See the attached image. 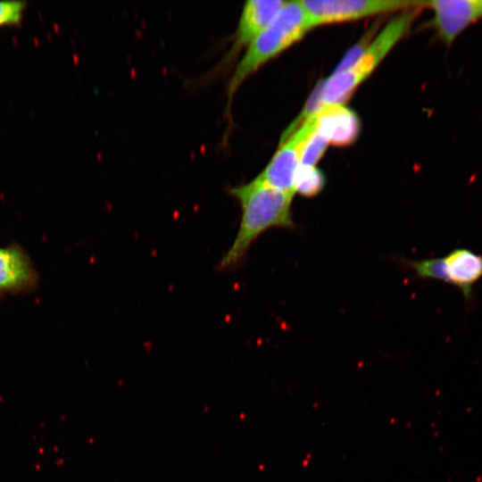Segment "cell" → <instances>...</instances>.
I'll return each mask as SVG.
<instances>
[{
    "instance_id": "obj_10",
    "label": "cell",
    "mask_w": 482,
    "mask_h": 482,
    "mask_svg": "<svg viewBox=\"0 0 482 482\" xmlns=\"http://www.w3.org/2000/svg\"><path fill=\"white\" fill-rule=\"evenodd\" d=\"M317 131L328 144L345 145L352 143L359 131V120L354 112L343 104L320 106L315 111Z\"/></svg>"
},
{
    "instance_id": "obj_4",
    "label": "cell",
    "mask_w": 482,
    "mask_h": 482,
    "mask_svg": "<svg viewBox=\"0 0 482 482\" xmlns=\"http://www.w3.org/2000/svg\"><path fill=\"white\" fill-rule=\"evenodd\" d=\"M405 265L420 279L442 281L457 287L466 308L474 305V287L482 279V254L457 247L442 257L405 261Z\"/></svg>"
},
{
    "instance_id": "obj_7",
    "label": "cell",
    "mask_w": 482,
    "mask_h": 482,
    "mask_svg": "<svg viewBox=\"0 0 482 482\" xmlns=\"http://www.w3.org/2000/svg\"><path fill=\"white\" fill-rule=\"evenodd\" d=\"M287 1L249 0L242 8L236 29L231 37V45L218 65L220 70L229 69L242 50L277 17Z\"/></svg>"
},
{
    "instance_id": "obj_2",
    "label": "cell",
    "mask_w": 482,
    "mask_h": 482,
    "mask_svg": "<svg viewBox=\"0 0 482 482\" xmlns=\"http://www.w3.org/2000/svg\"><path fill=\"white\" fill-rule=\"evenodd\" d=\"M312 29L301 1H287L283 8L246 47L227 86L226 111L245 81L262 66L286 51Z\"/></svg>"
},
{
    "instance_id": "obj_5",
    "label": "cell",
    "mask_w": 482,
    "mask_h": 482,
    "mask_svg": "<svg viewBox=\"0 0 482 482\" xmlns=\"http://www.w3.org/2000/svg\"><path fill=\"white\" fill-rule=\"evenodd\" d=\"M301 4L312 29L376 14L423 8V1L410 0H302Z\"/></svg>"
},
{
    "instance_id": "obj_8",
    "label": "cell",
    "mask_w": 482,
    "mask_h": 482,
    "mask_svg": "<svg viewBox=\"0 0 482 482\" xmlns=\"http://www.w3.org/2000/svg\"><path fill=\"white\" fill-rule=\"evenodd\" d=\"M423 8L432 12L429 25L447 46L470 25L482 20V0L423 1Z\"/></svg>"
},
{
    "instance_id": "obj_13",
    "label": "cell",
    "mask_w": 482,
    "mask_h": 482,
    "mask_svg": "<svg viewBox=\"0 0 482 482\" xmlns=\"http://www.w3.org/2000/svg\"><path fill=\"white\" fill-rule=\"evenodd\" d=\"M25 6L23 1H0V26L19 23Z\"/></svg>"
},
{
    "instance_id": "obj_9",
    "label": "cell",
    "mask_w": 482,
    "mask_h": 482,
    "mask_svg": "<svg viewBox=\"0 0 482 482\" xmlns=\"http://www.w3.org/2000/svg\"><path fill=\"white\" fill-rule=\"evenodd\" d=\"M36 270L23 250L0 247V293L28 291L37 282Z\"/></svg>"
},
{
    "instance_id": "obj_11",
    "label": "cell",
    "mask_w": 482,
    "mask_h": 482,
    "mask_svg": "<svg viewBox=\"0 0 482 482\" xmlns=\"http://www.w3.org/2000/svg\"><path fill=\"white\" fill-rule=\"evenodd\" d=\"M325 179L323 174L315 166H302L297 171L295 180V194L312 197L324 187Z\"/></svg>"
},
{
    "instance_id": "obj_6",
    "label": "cell",
    "mask_w": 482,
    "mask_h": 482,
    "mask_svg": "<svg viewBox=\"0 0 482 482\" xmlns=\"http://www.w3.org/2000/svg\"><path fill=\"white\" fill-rule=\"evenodd\" d=\"M317 126L315 112L305 116L299 128L279 145L257 177L276 189L295 195V180L301 165L303 151L317 130Z\"/></svg>"
},
{
    "instance_id": "obj_3",
    "label": "cell",
    "mask_w": 482,
    "mask_h": 482,
    "mask_svg": "<svg viewBox=\"0 0 482 482\" xmlns=\"http://www.w3.org/2000/svg\"><path fill=\"white\" fill-rule=\"evenodd\" d=\"M421 9H408L393 17L348 67L335 71L321 87L315 110L323 105L343 104L407 35Z\"/></svg>"
},
{
    "instance_id": "obj_1",
    "label": "cell",
    "mask_w": 482,
    "mask_h": 482,
    "mask_svg": "<svg viewBox=\"0 0 482 482\" xmlns=\"http://www.w3.org/2000/svg\"><path fill=\"white\" fill-rule=\"evenodd\" d=\"M229 194L238 203L241 216L235 238L218 264L220 270L240 266L252 244L267 230L295 228L292 212L295 195L276 189L258 177L230 187Z\"/></svg>"
},
{
    "instance_id": "obj_12",
    "label": "cell",
    "mask_w": 482,
    "mask_h": 482,
    "mask_svg": "<svg viewBox=\"0 0 482 482\" xmlns=\"http://www.w3.org/2000/svg\"><path fill=\"white\" fill-rule=\"evenodd\" d=\"M328 145V140L316 130L303 148L301 165L315 166Z\"/></svg>"
}]
</instances>
